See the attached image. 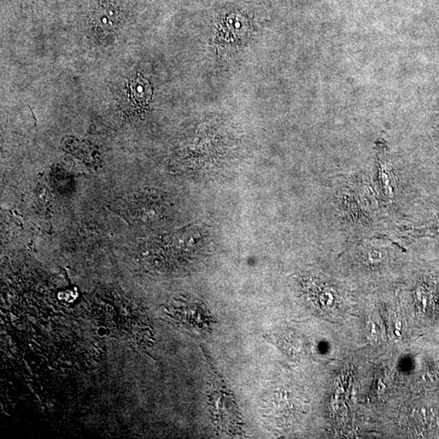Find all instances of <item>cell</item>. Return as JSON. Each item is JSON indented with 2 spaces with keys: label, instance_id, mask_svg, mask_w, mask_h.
Segmentation results:
<instances>
[{
  "label": "cell",
  "instance_id": "obj_1",
  "mask_svg": "<svg viewBox=\"0 0 439 439\" xmlns=\"http://www.w3.org/2000/svg\"><path fill=\"white\" fill-rule=\"evenodd\" d=\"M218 376L215 377L213 390L209 397L210 411L213 423L226 434L238 435L243 429V420L238 408L231 391Z\"/></svg>",
  "mask_w": 439,
  "mask_h": 439
},
{
  "label": "cell",
  "instance_id": "obj_2",
  "mask_svg": "<svg viewBox=\"0 0 439 439\" xmlns=\"http://www.w3.org/2000/svg\"><path fill=\"white\" fill-rule=\"evenodd\" d=\"M128 94L131 101L136 105H146L151 97V88L143 78L136 76L128 84Z\"/></svg>",
  "mask_w": 439,
  "mask_h": 439
}]
</instances>
